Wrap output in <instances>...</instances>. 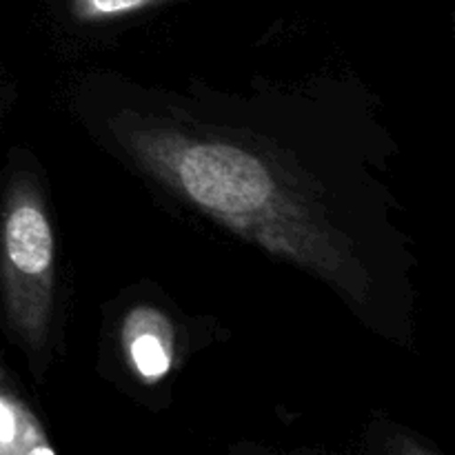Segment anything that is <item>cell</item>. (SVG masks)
I'll list each match as a JSON object with an SVG mask.
<instances>
[{"label": "cell", "mask_w": 455, "mask_h": 455, "mask_svg": "<svg viewBox=\"0 0 455 455\" xmlns=\"http://www.w3.org/2000/svg\"><path fill=\"white\" fill-rule=\"evenodd\" d=\"M129 156L185 203L355 302L371 278L315 196L265 151L209 127L123 114L111 123Z\"/></svg>", "instance_id": "1"}, {"label": "cell", "mask_w": 455, "mask_h": 455, "mask_svg": "<svg viewBox=\"0 0 455 455\" xmlns=\"http://www.w3.org/2000/svg\"><path fill=\"white\" fill-rule=\"evenodd\" d=\"M56 287V240L38 187L18 178L0 212V291L18 340L43 354L52 333Z\"/></svg>", "instance_id": "2"}, {"label": "cell", "mask_w": 455, "mask_h": 455, "mask_svg": "<svg viewBox=\"0 0 455 455\" xmlns=\"http://www.w3.org/2000/svg\"><path fill=\"white\" fill-rule=\"evenodd\" d=\"M124 358L142 382H158L172 371L176 336L173 324L160 309L140 305L132 309L120 329Z\"/></svg>", "instance_id": "3"}, {"label": "cell", "mask_w": 455, "mask_h": 455, "mask_svg": "<svg viewBox=\"0 0 455 455\" xmlns=\"http://www.w3.org/2000/svg\"><path fill=\"white\" fill-rule=\"evenodd\" d=\"M47 438L43 425L0 369V455H22Z\"/></svg>", "instance_id": "4"}, {"label": "cell", "mask_w": 455, "mask_h": 455, "mask_svg": "<svg viewBox=\"0 0 455 455\" xmlns=\"http://www.w3.org/2000/svg\"><path fill=\"white\" fill-rule=\"evenodd\" d=\"M158 3L163 0H74V13L78 20L96 22L127 16Z\"/></svg>", "instance_id": "5"}, {"label": "cell", "mask_w": 455, "mask_h": 455, "mask_svg": "<svg viewBox=\"0 0 455 455\" xmlns=\"http://www.w3.org/2000/svg\"><path fill=\"white\" fill-rule=\"evenodd\" d=\"M22 455H56V451H53V447H52V443H49V438H44V440H40V443L31 444V447L27 449V451L22 453Z\"/></svg>", "instance_id": "6"}, {"label": "cell", "mask_w": 455, "mask_h": 455, "mask_svg": "<svg viewBox=\"0 0 455 455\" xmlns=\"http://www.w3.org/2000/svg\"><path fill=\"white\" fill-rule=\"evenodd\" d=\"M403 455H427V453L422 451V449H418V447H413V444H409V447L404 449Z\"/></svg>", "instance_id": "7"}]
</instances>
